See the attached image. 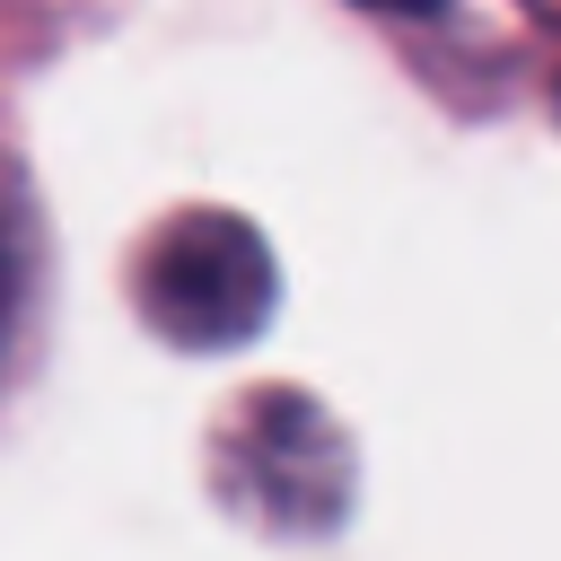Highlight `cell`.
<instances>
[{
    "instance_id": "obj_3",
    "label": "cell",
    "mask_w": 561,
    "mask_h": 561,
    "mask_svg": "<svg viewBox=\"0 0 561 561\" xmlns=\"http://www.w3.org/2000/svg\"><path fill=\"white\" fill-rule=\"evenodd\" d=\"M35 280H44V210H35L26 167L0 149V368H9V351L26 342Z\"/></svg>"
},
{
    "instance_id": "obj_2",
    "label": "cell",
    "mask_w": 561,
    "mask_h": 561,
    "mask_svg": "<svg viewBox=\"0 0 561 561\" xmlns=\"http://www.w3.org/2000/svg\"><path fill=\"white\" fill-rule=\"evenodd\" d=\"M219 491L272 535H316L351 500V447L307 394H254L219 430Z\"/></svg>"
},
{
    "instance_id": "obj_1",
    "label": "cell",
    "mask_w": 561,
    "mask_h": 561,
    "mask_svg": "<svg viewBox=\"0 0 561 561\" xmlns=\"http://www.w3.org/2000/svg\"><path fill=\"white\" fill-rule=\"evenodd\" d=\"M280 298L272 245L254 237V219L237 210H175L149 228L140 263H131V307L149 316L158 342L175 351H228L254 342L263 316Z\"/></svg>"
},
{
    "instance_id": "obj_5",
    "label": "cell",
    "mask_w": 561,
    "mask_h": 561,
    "mask_svg": "<svg viewBox=\"0 0 561 561\" xmlns=\"http://www.w3.org/2000/svg\"><path fill=\"white\" fill-rule=\"evenodd\" d=\"M526 9H535V18H543V26H561V0H526Z\"/></svg>"
},
{
    "instance_id": "obj_4",
    "label": "cell",
    "mask_w": 561,
    "mask_h": 561,
    "mask_svg": "<svg viewBox=\"0 0 561 561\" xmlns=\"http://www.w3.org/2000/svg\"><path fill=\"white\" fill-rule=\"evenodd\" d=\"M359 9H377V18H438L447 0H359Z\"/></svg>"
}]
</instances>
